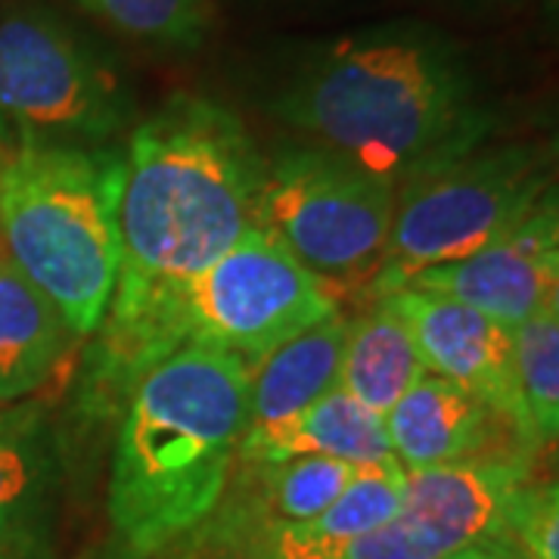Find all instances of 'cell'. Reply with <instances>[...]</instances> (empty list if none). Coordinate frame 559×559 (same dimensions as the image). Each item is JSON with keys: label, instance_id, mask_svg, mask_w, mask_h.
I'll return each instance as SVG.
<instances>
[{"label": "cell", "instance_id": "4", "mask_svg": "<svg viewBox=\"0 0 559 559\" xmlns=\"http://www.w3.org/2000/svg\"><path fill=\"white\" fill-rule=\"evenodd\" d=\"M124 153L38 146L0 156V246L84 340L100 330L121 267Z\"/></svg>", "mask_w": 559, "mask_h": 559}, {"label": "cell", "instance_id": "27", "mask_svg": "<svg viewBox=\"0 0 559 559\" xmlns=\"http://www.w3.org/2000/svg\"><path fill=\"white\" fill-rule=\"evenodd\" d=\"M119 559H138V557H119Z\"/></svg>", "mask_w": 559, "mask_h": 559}, {"label": "cell", "instance_id": "18", "mask_svg": "<svg viewBox=\"0 0 559 559\" xmlns=\"http://www.w3.org/2000/svg\"><path fill=\"white\" fill-rule=\"evenodd\" d=\"M513 360L528 448L559 441V318L538 311L513 326Z\"/></svg>", "mask_w": 559, "mask_h": 559}, {"label": "cell", "instance_id": "11", "mask_svg": "<svg viewBox=\"0 0 559 559\" xmlns=\"http://www.w3.org/2000/svg\"><path fill=\"white\" fill-rule=\"evenodd\" d=\"M559 277V183L554 180L516 227L466 259L423 271L411 286L457 299L503 326L538 314Z\"/></svg>", "mask_w": 559, "mask_h": 559}, {"label": "cell", "instance_id": "16", "mask_svg": "<svg viewBox=\"0 0 559 559\" xmlns=\"http://www.w3.org/2000/svg\"><path fill=\"white\" fill-rule=\"evenodd\" d=\"M348 318L326 314L293 340L277 345L249 370V426H271L311 407L340 389L342 348Z\"/></svg>", "mask_w": 559, "mask_h": 559}, {"label": "cell", "instance_id": "17", "mask_svg": "<svg viewBox=\"0 0 559 559\" xmlns=\"http://www.w3.org/2000/svg\"><path fill=\"white\" fill-rule=\"evenodd\" d=\"M423 373L429 370L419 358L414 333L389 296L367 301L358 318L348 320L340 370L342 392L385 417Z\"/></svg>", "mask_w": 559, "mask_h": 559}, {"label": "cell", "instance_id": "21", "mask_svg": "<svg viewBox=\"0 0 559 559\" xmlns=\"http://www.w3.org/2000/svg\"><path fill=\"white\" fill-rule=\"evenodd\" d=\"M485 550H488V559H532L507 532H500L498 538L488 540Z\"/></svg>", "mask_w": 559, "mask_h": 559}, {"label": "cell", "instance_id": "25", "mask_svg": "<svg viewBox=\"0 0 559 559\" xmlns=\"http://www.w3.org/2000/svg\"><path fill=\"white\" fill-rule=\"evenodd\" d=\"M0 559H22V557H16L13 550H3V547H0Z\"/></svg>", "mask_w": 559, "mask_h": 559}, {"label": "cell", "instance_id": "19", "mask_svg": "<svg viewBox=\"0 0 559 559\" xmlns=\"http://www.w3.org/2000/svg\"><path fill=\"white\" fill-rule=\"evenodd\" d=\"M121 38L153 50H197L212 22V0H72Z\"/></svg>", "mask_w": 559, "mask_h": 559}, {"label": "cell", "instance_id": "10", "mask_svg": "<svg viewBox=\"0 0 559 559\" xmlns=\"http://www.w3.org/2000/svg\"><path fill=\"white\" fill-rule=\"evenodd\" d=\"M389 299L411 326L426 370L479 399L513 429L520 448L532 451L516 385L513 326H503L463 301L417 286H404Z\"/></svg>", "mask_w": 559, "mask_h": 559}, {"label": "cell", "instance_id": "14", "mask_svg": "<svg viewBox=\"0 0 559 559\" xmlns=\"http://www.w3.org/2000/svg\"><path fill=\"white\" fill-rule=\"evenodd\" d=\"M382 419L395 460L404 473H417L481 454L498 417L466 389L423 373Z\"/></svg>", "mask_w": 559, "mask_h": 559}, {"label": "cell", "instance_id": "7", "mask_svg": "<svg viewBox=\"0 0 559 559\" xmlns=\"http://www.w3.org/2000/svg\"><path fill=\"white\" fill-rule=\"evenodd\" d=\"M399 187L340 153L296 143L264 159L259 227L271 230L336 301L380 271Z\"/></svg>", "mask_w": 559, "mask_h": 559}, {"label": "cell", "instance_id": "6", "mask_svg": "<svg viewBox=\"0 0 559 559\" xmlns=\"http://www.w3.org/2000/svg\"><path fill=\"white\" fill-rule=\"evenodd\" d=\"M134 119L116 62L47 7L0 16V156L106 146Z\"/></svg>", "mask_w": 559, "mask_h": 559}, {"label": "cell", "instance_id": "12", "mask_svg": "<svg viewBox=\"0 0 559 559\" xmlns=\"http://www.w3.org/2000/svg\"><path fill=\"white\" fill-rule=\"evenodd\" d=\"M60 479L57 426L40 401L0 407V547L28 557L40 547Z\"/></svg>", "mask_w": 559, "mask_h": 559}, {"label": "cell", "instance_id": "26", "mask_svg": "<svg viewBox=\"0 0 559 559\" xmlns=\"http://www.w3.org/2000/svg\"><path fill=\"white\" fill-rule=\"evenodd\" d=\"M554 13H557V20H559V0H554Z\"/></svg>", "mask_w": 559, "mask_h": 559}, {"label": "cell", "instance_id": "2", "mask_svg": "<svg viewBox=\"0 0 559 559\" xmlns=\"http://www.w3.org/2000/svg\"><path fill=\"white\" fill-rule=\"evenodd\" d=\"M271 112L301 143L395 187L488 131L460 47L419 22L370 25L305 50L274 87Z\"/></svg>", "mask_w": 559, "mask_h": 559}, {"label": "cell", "instance_id": "8", "mask_svg": "<svg viewBox=\"0 0 559 559\" xmlns=\"http://www.w3.org/2000/svg\"><path fill=\"white\" fill-rule=\"evenodd\" d=\"M333 311L340 301L264 227H252L212 261L180 299L187 345L234 355L249 370Z\"/></svg>", "mask_w": 559, "mask_h": 559}, {"label": "cell", "instance_id": "22", "mask_svg": "<svg viewBox=\"0 0 559 559\" xmlns=\"http://www.w3.org/2000/svg\"><path fill=\"white\" fill-rule=\"evenodd\" d=\"M547 171H550V178L557 180L559 183V131H557V138L550 140V150H547Z\"/></svg>", "mask_w": 559, "mask_h": 559}, {"label": "cell", "instance_id": "23", "mask_svg": "<svg viewBox=\"0 0 559 559\" xmlns=\"http://www.w3.org/2000/svg\"><path fill=\"white\" fill-rule=\"evenodd\" d=\"M540 311H547V314L559 318V277L557 283L550 286V293H547V299H544V308H540Z\"/></svg>", "mask_w": 559, "mask_h": 559}, {"label": "cell", "instance_id": "13", "mask_svg": "<svg viewBox=\"0 0 559 559\" xmlns=\"http://www.w3.org/2000/svg\"><path fill=\"white\" fill-rule=\"evenodd\" d=\"M289 457H330L364 469L392 463L395 454L389 444L385 419L348 392L333 389L296 417L246 429L237 451V460L246 463H274Z\"/></svg>", "mask_w": 559, "mask_h": 559}, {"label": "cell", "instance_id": "5", "mask_svg": "<svg viewBox=\"0 0 559 559\" xmlns=\"http://www.w3.org/2000/svg\"><path fill=\"white\" fill-rule=\"evenodd\" d=\"M554 183L532 146L476 143L432 162L399 187L380 271L364 301L392 296L448 261L466 259L516 227Z\"/></svg>", "mask_w": 559, "mask_h": 559}, {"label": "cell", "instance_id": "9", "mask_svg": "<svg viewBox=\"0 0 559 559\" xmlns=\"http://www.w3.org/2000/svg\"><path fill=\"white\" fill-rule=\"evenodd\" d=\"M528 481L525 454H476L407 473L392 520L340 559H444L498 538L510 500Z\"/></svg>", "mask_w": 559, "mask_h": 559}, {"label": "cell", "instance_id": "3", "mask_svg": "<svg viewBox=\"0 0 559 559\" xmlns=\"http://www.w3.org/2000/svg\"><path fill=\"white\" fill-rule=\"evenodd\" d=\"M249 426V367L183 345L140 377L119 417L109 522L121 557L156 559L221 500Z\"/></svg>", "mask_w": 559, "mask_h": 559}, {"label": "cell", "instance_id": "24", "mask_svg": "<svg viewBox=\"0 0 559 559\" xmlns=\"http://www.w3.org/2000/svg\"><path fill=\"white\" fill-rule=\"evenodd\" d=\"M444 559H488V550L481 544V547H469V550H460V554H451V557Z\"/></svg>", "mask_w": 559, "mask_h": 559}, {"label": "cell", "instance_id": "15", "mask_svg": "<svg viewBox=\"0 0 559 559\" xmlns=\"http://www.w3.org/2000/svg\"><path fill=\"white\" fill-rule=\"evenodd\" d=\"M79 340L0 246V407L38 395Z\"/></svg>", "mask_w": 559, "mask_h": 559}, {"label": "cell", "instance_id": "1", "mask_svg": "<svg viewBox=\"0 0 559 559\" xmlns=\"http://www.w3.org/2000/svg\"><path fill=\"white\" fill-rule=\"evenodd\" d=\"M261 180L255 140L212 97L175 94L131 131L119 283L84 360L79 417H121L140 377L187 345L183 289L259 227Z\"/></svg>", "mask_w": 559, "mask_h": 559}, {"label": "cell", "instance_id": "20", "mask_svg": "<svg viewBox=\"0 0 559 559\" xmlns=\"http://www.w3.org/2000/svg\"><path fill=\"white\" fill-rule=\"evenodd\" d=\"M503 532L532 559H559V479L525 481L510 500Z\"/></svg>", "mask_w": 559, "mask_h": 559}]
</instances>
